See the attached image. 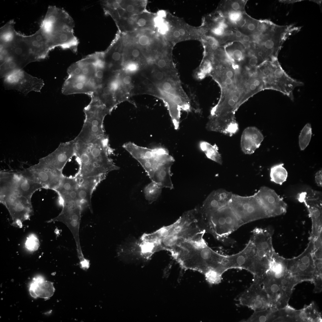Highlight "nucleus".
<instances>
[{
    "mask_svg": "<svg viewBox=\"0 0 322 322\" xmlns=\"http://www.w3.org/2000/svg\"><path fill=\"white\" fill-rule=\"evenodd\" d=\"M203 236L200 234L184 240L176 244L170 253L183 269L197 271L204 275L212 271L223 275L227 270V256L209 247Z\"/></svg>",
    "mask_w": 322,
    "mask_h": 322,
    "instance_id": "nucleus-1",
    "label": "nucleus"
},
{
    "mask_svg": "<svg viewBox=\"0 0 322 322\" xmlns=\"http://www.w3.org/2000/svg\"><path fill=\"white\" fill-rule=\"evenodd\" d=\"M72 17L64 9L49 6L40 27L46 35L52 49L59 47L77 52L79 41L75 35Z\"/></svg>",
    "mask_w": 322,
    "mask_h": 322,
    "instance_id": "nucleus-2",
    "label": "nucleus"
},
{
    "mask_svg": "<svg viewBox=\"0 0 322 322\" xmlns=\"http://www.w3.org/2000/svg\"><path fill=\"white\" fill-rule=\"evenodd\" d=\"M108 143L107 137L93 143L77 142L75 156L79 163L78 173L80 176L107 175L119 169L109 157Z\"/></svg>",
    "mask_w": 322,
    "mask_h": 322,
    "instance_id": "nucleus-3",
    "label": "nucleus"
},
{
    "mask_svg": "<svg viewBox=\"0 0 322 322\" xmlns=\"http://www.w3.org/2000/svg\"><path fill=\"white\" fill-rule=\"evenodd\" d=\"M199 208L187 211L175 222L154 232L161 250L170 252L177 244L206 231L202 226Z\"/></svg>",
    "mask_w": 322,
    "mask_h": 322,
    "instance_id": "nucleus-4",
    "label": "nucleus"
},
{
    "mask_svg": "<svg viewBox=\"0 0 322 322\" xmlns=\"http://www.w3.org/2000/svg\"><path fill=\"white\" fill-rule=\"evenodd\" d=\"M273 229L271 227L256 228L247 244L252 255L251 273L260 278L269 269L275 252L272 244Z\"/></svg>",
    "mask_w": 322,
    "mask_h": 322,
    "instance_id": "nucleus-5",
    "label": "nucleus"
},
{
    "mask_svg": "<svg viewBox=\"0 0 322 322\" xmlns=\"http://www.w3.org/2000/svg\"><path fill=\"white\" fill-rule=\"evenodd\" d=\"M264 83L265 89L278 91L292 100L295 89L303 85L302 82L289 76L283 69L278 58L264 62L258 67Z\"/></svg>",
    "mask_w": 322,
    "mask_h": 322,
    "instance_id": "nucleus-6",
    "label": "nucleus"
},
{
    "mask_svg": "<svg viewBox=\"0 0 322 322\" xmlns=\"http://www.w3.org/2000/svg\"><path fill=\"white\" fill-rule=\"evenodd\" d=\"M85 118L82 128L75 139L86 143H93L107 136L103 128V121L106 115L110 114L107 108L97 102L91 100L83 110Z\"/></svg>",
    "mask_w": 322,
    "mask_h": 322,
    "instance_id": "nucleus-7",
    "label": "nucleus"
},
{
    "mask_svg": "<svg viewBox=\"0 0 322 322\" xmlns=\"http://www.w3.org/2000/svg\"><path fill=\"white\" fill-rule=\"evenodd\" d=\"M228 204L242 225L269 218L263 203L256 193L247 197L232 194Z\"/></svg>",
    "mask_w": 322,
    "mask_h": 322,
    "instance_id": "nucleus-8",
    "label": "nucleus"
},
{
    "mask_svg": "<svg viewBox=\"0 0 322 322\" xmlns=\"http://www.w3.org/2000/svg\"><path fill=\"white\" fill-rule=\"evenodd\" d=\"M123 147L140 163L149 177L159 166L168 160V151L162 146L149 148L128 142Z\"/></svg>",
    "mask_w": 322,
    "mask_h": 322,
    "instance_id": "nucleus-9",
    "label": "nucleus"
},
{
    "mask_svg": "<svg viewBox=\"0 0 322 322\" xmlns=\"http://www.w3.org/2000/svg\"><path fill=\"white\" fill-rule=\"evenodd\" d=\"M0 202L8 210L13 221V225L21 227L23 223L29 219L33 213L31 200L19 194L15 190L5 197Z\"/></svg>",
    "mask_w": 322,
    "mask_h": 322,
    "instance_id": "nucleus-10",
    "label": "nucleus"
},
{
    "mask_svg": "<svg viewBox=\"0 0 322 322\" xmlns=\"http://www.w3.org/2000/svg\"><path fill=\"white\" fill-rule=\"evenodd\" d=\"M236 300L239 305L247 307L254 312L273 307L259 278H254L250 286L240 294Z\"/></svg>",
    "mask_w": 322,
    "mask_h": 322,
    "instance_id": "nucleus-11",
    "label": "nucleus"
},
{
    "mask_svg": "<svg viewBox=\"0 0 322 322\" xmlns=\"http://www.w3.org/2000/svg\"><path fill=\"white\" fill-rule=\"evenodd\" d=\"M22 172L27 177L42 185L44 188L54 191L64 176L62 171L53 168L42 161L39 164Z\"/></svg>",
    "mask_w": 322,
    "mask_h": 322,
    "instance_id": "nucleus-12",
    "label": "nucleus"
},
{
    "mask_svg": "<svg viewBox=\"0 0 322 322\" xmlns=\"http://www.w3.org/2000/svg\"><path fill=\"white\" fill-rule=\"evenodd\" d=\"M4 84L7 89L17 90L25 95L32 91L40 92L44 85L42 80L21 69L16 70L7 75L4 78Z\"/></svg>",
    "mask_w": 322,
    "mask_h": 322,
    "instance_id": "nucleus-13",
    "label": "nucleus"
},
{
    "mask_svg": "<svg viewBox=\"0 0 322 322\" xmlns=\"http://www.w3.org/2000/svg\"><path fill=\"white\" fill-rule=\"evenodd\" d=\"M321 191L308 188L298 193L297 199L307 208L312 224V230L322 229V196Z\"/></svg>",
    "mask_w": 322,
    "mask_h": 322,
    "instance_id": "nucleus-14",
    "label": "nucleus"
},
{
    "mask_svg": "<svg viewBox=\"0 0 322 322\" xmlns=\"http://www.w3.org/2000/svg\"><path fill=\"white\" fill-rule=\"evenodd\" d=\"M159 251V247L156 243L140 238L138 240L129 242L121 246L119 254L126 258L145 261L149 260L155 253Z\"/></svg>",
    "mask_w": 322,
    "mask_h": 322,
    "instance_id": "nucleus-15",
    "label": "nucleus"
},
{
    "mask_svg": "<svg viewBox=\"0 0 322 322\" xmlns=\"http://www.w3.org/2000/svg\"><path fill=\"white\" fill-rule=\"evenodd\" d=\"M313 249V241L310 238L302 253L296 257L287 259V269L290 275L313 276L315 269Z\"/></svg>",
    "mask_w": 322,
    "mask_h": 322,
    "instance_id": "nucleus-16",
    "label": "nucleus"
},
{
    "mask_svg": "<svg viewBox=\"0 0 322 322\" xmlns=\"http://www.w3.org/2000/svg\"><path fill=\"white\" fill-rule=\"evenodd\" d=\"M123 35L126 39L133 42L138 47L147 60L162 47L154 30H137Z\"/></svg>",
    "mask_w": 322,
    "mask_h": 322,
    "instance_id": "nucleus-17",
    "label": "nucleus"
},
{
    "mask_svg": "<svg viewBox=\"0 0 322 322\" xmlns=\"http://www.w3.org/2000/svg\"><path fill=\"white\" fill-rule=\"evenodd\" d=\"M260 280L273 307L280 309L288 305L290 297L283 290L279 283L266 273Z\"/></svg>",
    "mask_w": 322,
    "mask_h": 322,
    "instance_id": "nucleus-18",
    "label": "nucleus"
},
{
    "mask_svg": "<svg viewBox=\"0 0 322 322\" xmlns=\"http://www.w3.org/2000/svg\"><path fill=\"white\" fill-rule=\"evenodd\" d=\"M124 46L123 35L119 32L107 49L102 52L105 66L113 72L123 67Z\"/></svg>",
    "mask_w": 322,
    "mask_h": 322,
    "instance_id": "nucleus-19",
    "label": "nucleus"
},
{
    "mask_svg": "<svg viewBox=\"0 0 322 322\" xmlns=\"http://www.w3.org/2000/svg\"><path fill=\"white\" fill-rule=\"evenodd\" d=\"M99 55V52H95L72 64L67 70L68 75L81 77L92 83Z\"/></svg>",
    "mask_w": 322,
    "mask_h": 322,
    "instance_id": "nucleus-20",
    "label": "nucleus"
},
{
    "mask_svg": "<svg viewBox=\"0 0 322 322\" xmlns=\"http://www.w3.org/2000/svg\"><path fill=\"white\" fill-rule=\"evenodd\" d=\"M24 37L29 47L34 61L47 58L49 52L52 49L46 35L41 27L34 34L24 35Z\"/></svg>",
    "mask_w": 322,
    "mask_h": 322,
    "instance_id": "nucleus-21",
    "label": "nucleus"
},
{
    "mask_svg": "<svg viewBox=\"0 0 322 322\" xmlns=\"http://www.w3.org/2000/svg\"><path fill=\"white\" fill-rule=\"evenodd\" d=\"M206 128L208 131L220 133L229 136L236 133L239 129L234 114L210 116Z\"/></svg>",
    "mask_w": 322,
    "mask_h": 322,
    "instance_id": "nucleus-22",
    "label": "nucleus"
},
{
    "mask_svg": "<svg viewBox=\"0 0 322 322\" xmlns=\"http://www.w3.org/2000/svg\"><path fill=\"white\" fill-rule=\"evenodd\" d=\"M285 322H321V315L314 302L296 310L288 305L284 309Z\"/></svg>",
    "mask_w": 322,
    "mask_h": 322,
    "instance_id": "nucleus-23",
    "label": "nucleus"
},
{
    "mask_svg": "<svg viewBox=\"0 0 322 322\" xmlns=\"http://www.w3.org/2000/svg\"><path fill=\"white\" fill-rule=\"evenodd\" d=\"M76 141L74 139L62 145L55 151L42 161L47 165L61 171L67 161L75 156Z\"/></svg>",
    "mask_w": 322,
    "mask_h": 322,
    "instance_id": "nucleus-24",
    "label": "nucleus"
},
{
    "mask_svg": "<svg viewBox=\"0 0 322 322\" xmlns=\"http://www.w3.org/2000/svg\"><path fill=\"white\" fill-rule=\"evenodd\" d=\"M95 89L91 81L80 77L68 75L63 85L61 91L66 95L84 94L90 96Z\"/></svg>",
    "mask_w": 322,
    "mask_h": 322,
    "instance_id": "nucleus-25",
    "label": "nucleus"
},
{
    "mask_svg": "<svg viewBox=\"0 0 322 322\" xmlns=\"http://www.w3.org/2000/svg\"><path fill=\"white\" fill-rule=\"evenodd\" d=\"M264 139L261 132L256 127H247L241 137L240 146L242 151L246 154L253 153L259 147Z\"/></svg>",
    "mask_w": 322,
    "mask_h": 322,
    "instance_id": "nucleus-26",
    "label": "nucleus"
},
{
    "mask_svg": "<svg viewBox=\"0 0 322 322\" xmlns=\"http://www.w3.org/2000/svg\"><path fill=\"white\" fill-rule=\"evenodd\" d=\"M13 178L15 191L30 200L36 191L44 188L42 185L26 177L22 171L13 172Z\"/></svg>",
    "mask_w": 322,
    "mask_h": 322,
    "instance_id": "nucleus-27",
    "label": "nucleus"
},
{
    "mask_svg": "<svg viewBox=\"0 0 322 322\" xmlns=\"http://www.w3.org/2000/svg\"><path fill=\"white\" fill-rule=\"evenodd\" d=\"M90 96L91 100L104 106L110 113L117 104L114 91L109 82L97 87Z\"/></svg>",
    "mask_w": 322,
    "mask_h": 322,
    "instance_id": "nucleus-28",
    "label": "nucleus"
},
{
    "mask_svg": "<svg viewBox=\"0 0 322 322\" xmlns=\"http://www.w3.org/2000/svg\"><path fill=\"white\" fill-rule=\"evenodd\" d=\"M232 193L223 189H219L211 193L203 202L199 208L202 213L217 209L227 204L230 199Z\"/></svg>",
    "mask_w": 322,
    "mask_h": 322,
    "instance_id": "nucleus-29",
    "label": "nucleus"
},
{
    "mask_svg": "<svg viewBox=\"0 0 322 322\" xmlns=\"http://www.w3.org/2000/svg\"><path fill=\"white\" fill-rule=\"evenodd\" d=\"M29 290L31 296L34 298L48 299L54 294L55 288L52 282L45 280L41 275H37L30 283Z\"/></svg>",
    "mask_w": 322,
    "mask_h": 322,
    "instance_id": "nucleus-30",
    "label": "nucleus"
},
{
    "mask_svg": "<svg viewBox=\"0 0 322 322\" xmlns=\"http://www.w3.org/2000/svg\"><path fill=\"white\" fill-rule=\"evenodd\" d=\"M266 273L280 284L283 279L290 275L287 269V259L280 256L275 251Z\"/></svg>",
    "mask_w": 322,
    "mask_h": 322,
    "instance_id": "nucleus-31",
    "label": "nucleus"
},
{
    "mask_svg": "<svg viewBox=\"0 0 322 322\" xmlns=\"http://www.w3.org/2000/svg\"><path fill=\"white\" fill-rule=\"evenodd\" d=\"M123 64L133 62L138 64L141 67L146 66L148 62L140 49L134 43L126 39L123 35Z\"/></svg>",
    "mask_w": 322,
    "mask_h": 322,
    "instance_id": "nucleus-32",
    "label": "nucleus"
},
{
    "mask_svg": "<svg viewBox=\"0 0 322 322\" xmlns=\"http://www.w3.org/2000/svg\"><path fill=\"white\" fill-rule=\"evenodd\" d=\"M173 162H167L158 166L154 171L150 178L152 181L162 188L172 189L173 185L171 178V168Z\"/></svg>",
    "mask_w": 322,
    "mask_h": 322,
    "instance_id": "nucleus-33",
    "label": "nucleus"
},
{
    "mask_svg": "<svg viewBox=\"0 0 322 322\" xmlns=\"http://www.w3.org/2000/svg\"><path fill=\"white\" fill-rule=\"evenodd\" d=\"M246 47L241 42L233 41L226 45L224 50L232 62L237 64L244 60L246 56Z\"/></svg>",
    "mask_w": 322,
    "mask_h": 322,
    "instance_id": "nucleus-34",
    "label": "nucleus"
},
{
    "mask_svg": "<svg viewBox=\"0 0 322 322\" xmlns=\"http://www.w3.org/2000/svg\"><path fill=\"white\" fill-rule=\"evenodd\" d=\"M279 309L271 307L267 309L254 312L247 319L242 321L247 322H277L279 317Z\"/></svg>",
    "mask_w": 322,
    "mask_h": 322,
    "instance_id": "nucleus-35",
    "label": "nucleus"
},
{
    "mask_svg": "<svg viewBox=\"0 0 322 322\" xmlns=\"http://www.w3.org/2000/svg\"><path fill=\"white\" fill-rule=\"evenodd\" d=\"M259 20L250 17L244 12L235 26L244 35H251L258 32Z\"/></svg>",
    "mask_w": 322,
    "mask_h": 322,
    "instance_id": "nucleus-36",
    "label": "nucleus"
},
{
    "mask_svg": "<svg viewBox=\"0 0 322 322\" xmlns=\"http://www.w3.org/2000/svg\"><path fill=\"white\" fill-rule=\"evenodd\" d=\"M119 6L129 18L145 10V0H117Z\"/></svg>",
    "mask_w": 322,
    "mask_h": 322,
    "instance_id": "nucleus-37",
    "label": "nucleus"
},
{
    "mask_svg": "<svg viewBox=\"0 0 322 322\" xmlns=\"http://www.w3.org/2000/svg\"><path fill=\"white\" fill-rule=\"evenodd\" d=\"M106 175L98 176L82 177L77 175L75 176L78 188L92 195L97 185L106 178Z\"/></svg>",
    "mask_w": 322,
    "mask_h": 322,
    "instance_id": "nucleus-38",
    "label": "nucleus"
},
{
    "mask_svg": "<svg viewBox=\"0 0 322 322\" xmlns=\"http://www.w3.org/2000/svg\"><path fill=\"white\" fill-rule=\"evenodd\" d=\"M155 16L145 10L139 14L134 15V20L136 30H154L155 28L154 22Z\"/></svg>",
    "mask_w": 322,
    "mask_h": 322,
    "instance_id": "nucleus-39",
    "label": "nucleus"
},
{
    "mask_svg": "<svg viewBox=\"0 0 322 322\" xmlns=\"http://www.w3.org/2000/svg\"><path fill=\"white\" fill-rule=\"evenodd\" d=\"M199 146L208 158L219 164H222V157L216 145H213L205 141H202L199 143Z\"/></svg>",
    "mask_w": 322,
    "mask_h": 322,
    "instance_id": "nucleus-40",
    "label": "nucleus"
},
{
    "mask_svg": "<svg viewBox=\"0 0 322 322\" xmlns=\"http://www.w3.org/2000/svg\"><path fill=\"white\" fill-rule=\"evenodd\" d=\"M283 165V164L280 163L274 165L271 167L270 177L271 181L281 185L286 181L288 173Z\"/></svg>",
    "mask_w": 322,
    "mask_h": 322,
    "instance_id": "nucleus-41",
    "label": "nucleus"
},
{
    "mask_svg": "<svg viewBox=\"0 0 322 322\" xmlns=\"http://www.w3.org/2000/svg\"><path fill=\"white\" fill-rule=\"evenodd\" d=\"M78 187V184L75 177L70 178L64 176L58 187L54 191L59 196L67 193Z\"/></svg>",
    "mask_w": 322,
    "mask_h": 322,
    "instance_id": "nucleus-42",
    "label": "nucleus"
},
{
    "mask_svg": "<svg viewBox=\"0 0 322 322\" xmlns=\"http://www.w3.org/2000/svg\"><path fill=\"white\" fill-rule=\"evenodd\" d=\"M163 188L152 181L144 188V192L145 199L149 203L155 201L160 196Z\"/></svg>",
    "mask_w": 322,
    "mask_h": 322,
    "instance_id": "nucleus-43",
    "label": "nucleus"
},
{
    "mask_svg": "<svg viewBox=\"0 0 322 322\" xmlns=\"http://www.w3.org/2000/svg\"><path fill=\"white\" fill-rule=\"evenodd\" d=\"M246 2V1L244 0L224 1L221 7L222 15L231 11L245 12Z\"/></svg>",
    "mask_w": 322,
    "mask_h": 322,
    "instance_id": "nucleus-44",
    "label": "nucleus"
},
{
    "mask_svg": "<svg viewBox=\"0 0 322 322\" xmlns=\"http://www.w3.org/2000/svg\"><path fill=\"white\" fill-rule=\"evenodd\" d=\"M312 134L310 124H306L303 128L299 136V145L300 149L303 150L309 145Z\"/></svg>",
    "mask_w": 322,
    "mask_h": 322,
    "instance_id": "nucleus-45",
    "label": "nucleus"
},
{
    "mask_svg": "<svg viewBox=\"0 0 322 322\" xmlns=\"http://www.w3.org/2000/svg\"><path fill=\"white\" fill-rule=\"evenodd\" d=\"M204 275L206 280L210 284H218L222 279V275L214 271L209 272Z\"/></svg>",
    "mask_w": 322,
    "mask_h": 322,
    "instance_id": "nucleus-46",
    "label": "nucleus"
},
{
    "mask_svg": "<svg viewBox=\"0 0 322 322\" xmlns=\"http://www.w3.org/2000/svg\"><path fill=\"white\" fill-rule=\"evenodd\" d=\"M25 245L26 247L29 250L35 251L38 249L39 246V242L37 238L32 236L27 240Z\"/></svg>",
    "mask_w": 322,
    "mask_h": 322,
    "instance_id": "nucleus-47",
    "label": "nucleus"
},
{
    "mask_svg": "<svg viewBox=\"0 0 322 322\" xmlns=\"http://www.w3.org/2000/svg\"><path fill=\"white\" fill-rule=\"evenodd\" d=\"M158 32L162 35L167 34L169 30V25L165 21L158 27L157 28Z\"/></svg>",
    "mask_w": 322,
    "mask_h": 322,
    "instance_id": "nucleus-48",
    "label": "nucleus"
},
{
    "mask_svg": "<svg viewBox=\"0 0 322 322\" xmlns=\"http://www.w3.org/2000/svg\"><path fill=\"white\" fill-rule=\"evenodd\" d=\"M315 181L317 185L320 187L322 186V171L320 170L315 175Z\"/></svg>",
    "mask_w": 322,
    "mask_h": 322,
    "instance_id": "nucleus-49",
    "label": "nucleus"
},
{
    "mask_svg": "<svg viewBox=\"0 0 322 322\" xmlns=\"http://www.w3.org/2000/svg\"><path fill=\"white\" fill-rule=\"evenodd\" d=\"M131 78L129 75L126 76L123 79V81L124 83L126 85L130 84L131 83Z\"/></svg>",
    "mask_w": 322,
    "mask_h": 322,
    "instance_id": "nucleus-50",
    "label": "nucleus"
},
{
    "mask_svg": "<svg viewBox=\"0 0 322 322\" xmlns=\"http://www.w3.org/2000/svg\"><path fill=\"white\" fill-rule=\"evenodd\" d=\"M167 13L166 12L163 10H160L158 12L157 16L164 18L166 17Z\"/></svg>",
    "mask_w": 322,
    "mask_h": 322,
    "instance_id": "nucleus-51",
    "label": "nucleus"
},
{
    "mask_svg": "<svg viewBox=\"0 0 322 322\" xmlns=\"http://www.w3.org/2000/svg\"><path fill=\"white\" fill-rule=\"evenodd\" d=\"M180 35L179 32V31L176 30L173 33L174 36L176 38H178L180 36Z\"/></svg>",
    "mask_w": 322,
    "mask_h": 322,
    "instance_id": "nucleus-52",
    "label": "nucleus"
},
{
    "mask_svg": "<svg viewBox=\"0 0 322 322\" xmlns=\"http://www.w3.org/2000/svg\"><path fill=\"white\" fill-rule=\"evenodd\" d=\"M142 83L143 85L146 86L150 83V82L148 80L145 79L143 80Z\"/></svg>",
    "mask_w": 322,
    "mask_h": 322,
    "instance_id": "nucleus-53",
    "label": "nucleus"
},
{
    "mask_svg": "<svg viewBox=\"0 0 322 322\" xmlns=\"http://www.w3.org/2000/svg\"><path fill=\"white\" fill-rule=\"evenodd\" d=\"M179 32L180 34V35H184L185 34V31L183 29H180L179 31Z\"/></svg>",
    "mask_w": 322,
    "mask_h": 322,
    "instance_id": "nucleus-54",
    "label": "nucleus"
},
{
    "mask_svg": "<svg viewBox=\"0 0 322 322\" xmlns=\"http://www.w3.org/2000/svg\"><path fill=\"white\" fill-rule=\"evenodd\" d=\"M255 69H256V68H255ZM252 73H251V75Z\"/></svg>",
    "mask_w": 322,
    "mask_h": 322,
    "instance_id": "nucleus-55",
    "label": "nucleus"
}]
</instances>
